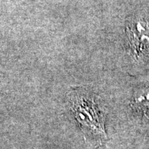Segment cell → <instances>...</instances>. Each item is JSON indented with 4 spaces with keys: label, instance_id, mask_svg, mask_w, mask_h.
I'll return each instance as SVG.
<instances>
[{
    "label": "cell",
    "instance_id": "obj_1",
    "mask_svg": "<svg viewBox=\"0 0 149 149\" xmlns=\"http://www.w3.org/2000/svg\"><path fill=\"white\" fill-rule=\"evenodd\" d=\"M71 103L74 117L84 129L102 138H106L104 117L94 97L88 93L77 94L74 96Z\"/></svg>",
    "mask_w": 149,
    "mask_h": 149
},
{
    "label": "cell",
    "instance_id": "obj_3",
    "mask_svg": "<svg viewBox=\"0 0 149 149\" xmlns=\"http://www.w3.org/2000/svg\"><path fill=\"white\" fill-rule=\"evenodd\" d=\"M130 106L139 115L149 117V85L141 86L135 91Z\"/></svg>",
    "mask_w": 149,
    "mask_h": 149
},
{
    "label": "cell",
    "instance_id": "obj_2",
    "mask_svg": "<svg viewBox=\"0 0 149 149\" xmlns=\"http://www.w3.org/2000/svg\"><path fill=\"white\" fill-rule=\"evenodd\" d=\"M125 33L130 56L137 61L144 60L149 55V22L143 17L130 19Z\"/></svg>",
    "mask_w": 149,
    "mask_h": 149
}]
</instances>
